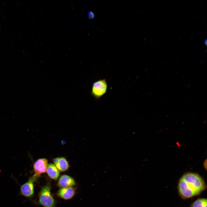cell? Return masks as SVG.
I'll return each mask as SVG.
<instances>
[{
  "instance_id": "obj_2",
  "label": "cell",
  "mask_w": 207,
  "mask_h": 207,
  "mask_svg": "<svg viewBox=\"0 0 207 207\" xmlns=\"http://www.w3.org/2000/svg\"><path fill=\"white\" fill-rule=\"evenodd\" d=\"M49 183L43 186L39 193L38 203L44 207H55V202L51 191Z\"/></svg>"
},
{
  "instance_id": "obj_6",
  "label": "cell",
  "mask_w": 207,
  "mask_h": 207,
  "mask_svg": "<svg viewBox=\"0 0 207 207\" xmlns=\"http://www.w3.org/2000/svg\"><path fill=\"white\" fill-rule=\"evenodd\" d=\"M58 186L60 188L72 187L76 184L74 179L71 176L63 175L60 177L57 182Z\"/></svg>"
},
{
  "instance_id": "obj_10",
  "label": "cell",
  "mask_w": 207,
  "mask_h": 207,
  "mask_svg": "<svg viewBox=\"0 0 207 207\" xmlns=\"http://www.w3.org/2000/svg\"><path fill=\"white\" fill-rule=\"evenodd\" d=\"M207 199L205 198H199L191 205L190 207H207Z\"/></svg>"
},
{
  "instance_id": "obj_5",
  "label": "cell",
  "mask_w": 207,
  "mask_h": 207,
  "mask_svg": "<svg viewBox=\"0 0 207 207\" xmlns=\"http://www.w3.org/2000/svg\"><path fill=\"white\" fill-rule=\"evenodd\" d=\"M48 165V161L46 158H41L37 160L33 165L35 172L34 175L39 177L41 174L45 173Z\"/></svg>"
},
{
  "instance_id": "obj_9",
  "label": "cell",
  "mask_w": 207,
  "mask_h": 207,
  "mask_svg": "<svg viewBox=\"0 0 207 207\" xmlns=\"http://www.w3.org/2000/svg\"><path fill=\"white\" fill-rule=\"evenodd\" d=\"M49 177L54 180H57L60 176V171L53 164H48L46 171Z\"/></svg>"
},
{
  "instance_id": "obj_8",
  "label": "cell",
  "mask_w": 207,
  "mask_h": 207,
  "mask_svg": "<svg viewBox=\"0 0 207 207\" xmlns=\"http://www.w3.org/2000/svg\"><path fill=\"white\" fill-rule=\"evenodd\" d=\"M76 188L73 187L61 188L57 191V195L64 199L67 200L72 198L75 195Z\"/></svg>"
},
{
  "instance_id": "obj_4",
  "label": "cell",
  "mask_w": 207,
  "mask_h": 207,
  "mask_svg": "<svg viewBox=\"0 0 207 207\" xmlns=\"http://www.w3.org/2000/svg\"><path fill=\"white\" fill-rule=\"evenodd\" d=\"M39 177L34 175L27 182L22 185L20 188V194L26 198L32 197L34 193V183Z\"/></svg>"
},
{
  "instance_id": "obj_1",
  "label": "cell",
  "mask_w": 207,
  "mask_h": 207,
  "mask_svg": "<svg viewBox=\"0 0 207 207\" xmlns=\"http://www.w3.org/2000/svg\"><path fill=\"white\" fill-rule=\"evenodd\" d=\"M206 187L204 179L200 175L189 172L185 173L179 179L178 190L181 197L187 199L199 195Z\"/></svg>"
},
{
  "instance_id": "obj_7",
  "label": "cell",
  "mask_w": 207,
  "mask_h": 207,
  "mask_svg": "<svg viewBox=\"0 0 207 207\" xmlns=\"http://www.w3.org/2000/svg\"><path fill=\"white\" fill-rule=\"evenodd\" d=\"M54 164L60 172H64L67 170L69 165L66 159L63 157H58L53 160Z\"/></svg>"
},
{
  "instance_id": "obj_11",
  "label": "cell",
  "mask_w": 207,
  "mask_h": 207,
  "mask_svg": "<svg viewBox=\"0 0 207 207\" xmlns=\"http://www.w3.org/2000/svg\"><path fill=\"white\" fill-rule=\"evenodd\" d=\"M89 16L90 18H92L94 17V14L92 12H90L89 13Z\"/></svg>"
},
{
  "instance_id": "obj_3",
  "label": "cell",
  "mask_w": 207,
  "mask_h": 207,
  "mask_svg": "<svg viewBox=\"0 0 207 207\" xmlns=\"http://www.w3.org/2000/svg\"><path fill=\"white\" fill-rule=\"evenodd\" d=\"M108 85L105 79L97 80L92 84L91 94L95 99H99L106 92Z\"/></svg>"
}]
</instances>
